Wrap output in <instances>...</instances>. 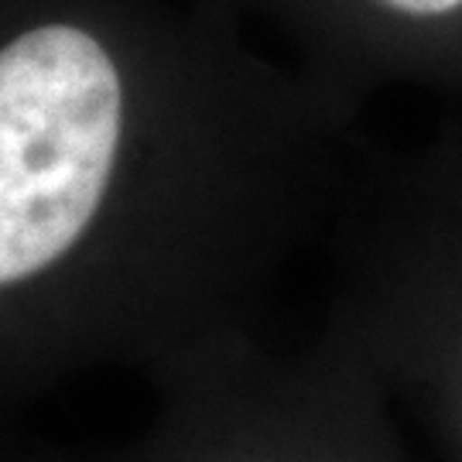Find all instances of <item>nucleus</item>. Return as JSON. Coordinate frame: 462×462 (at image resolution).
I'll return each instance as SVG.
<instances>
[{
	"instance_id": "f03ea898",
	"label": "nucleus",
	"mask_w": 462,
	"mask_h": 462,
	"mask_svg": "<svg viewBox=\"0 0 462 462\" xmlns=\"http://www.w3.org/2000/svg\"><path fill=\"white\" fill-rule=\"evenodd\" d=\"M387 7H394L401 14H414V17H435V14H448L462 7V0H383Z\"/></svg>"
},
{
	"instance_id": "f257e3e1",
	"label": "nucleus",
	"mask_w": 462,
	"mask_h": 462,
	"mask_svg": "<svg viewBox=\"0 0 462 462\" xmlns=\"http://www.w3.org/2000/svg\"><path fill=\"white\" fill-rule=\"evenodd\" d=\"M120 76L97 38L45 24L0 55V281L59 261L89 226L120 144Z\"/></svg>"
}]
</instances>
